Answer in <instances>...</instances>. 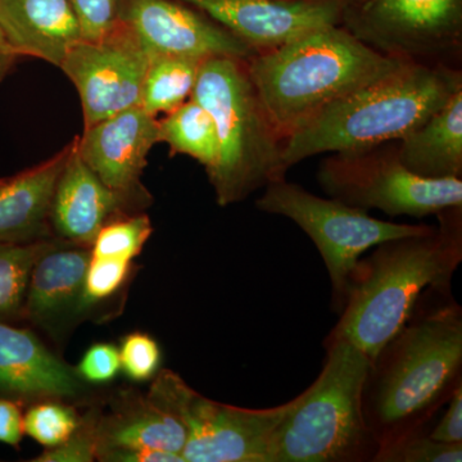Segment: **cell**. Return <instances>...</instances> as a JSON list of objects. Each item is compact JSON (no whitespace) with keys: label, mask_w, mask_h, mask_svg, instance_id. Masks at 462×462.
<instances>
[{"label":"cell","mask_w":462,"mask_h":462,"mask_svg":"<svg viewBox=\"0 0 462 462\" xmlns=\"http://www.w3.org/2000/svg\"><path fill=\"white\" fill-rule=\"evenodd\" d=\"M160 143H166L171 156L185 154L199 161L206 171L217 160L218 138L214 118L196 99L190 98L163 118H158Z\"/></svg>","instance_id":"22"},{"label":"cell","mask_w":462,"mask_h":462,"mask_svg":"<svg viewBox=\"0 0 462 462\" xmlns=\"http://www.w3.org/2000/svg\"><path fill=\"white\" fill-rule=\"evenodd\" d=\"M339 26L401 62L461 69L462 0H346Z\"/></svg>","instance_id":"10"},{"label":"cell","mask_w":462,"mask_h":462,"mask_svg":"<svg viewBox=\"0 0 462 462\" xmlns=\"http://www.w3.org/2000/svg\"><path fill=\"white\" fill-rule=\"evenodd\" d=\"M75 374L25 329L0 321V392L20 396L72 397Z\"/></svg>","instance_id":"18"},{"label":"cell","mask_w":462,"mask_h":462,"mask_svg":"<svg viewBox=\"0 0 462 462\" xmlns=\"http://www.w3.org/2000/svg\"><path fill=\"white\" fill-rule=\"evenodd\" d=\"M74 148L75 138L39 165L0 179V243L23 245L51 236V200Z\"/></svg>","instance_id":"16"},{"label":"cell","mask_w":462,"mask_h":462,"mask_svg":"<svg viewBox=\"0 0 462 462\" xmlns=\"http://www.w3.org/2000/svg\"><path fill=\"white\" fill-rule=\"evenodd\" d=\"M120 367V351L115 346L96 345L84 355L78 372L88 382L102 384L114 379Z\"/></svg>","instance_id":"32"},{"label":"cell","mask_w":462,"mask_h":462,"mask_svg":"<svg viewBox=\"0 0 462 462\" xmlns=\"http://www.w3.org/2000/svg\"><path fill=\"white\" fill-rule=\"evenodd\" d=\"M0 26L18 57H32L60 69L83 41L71 0H0Z\"/></svg>","instance_id":"17"},{"label":"cell","mask_w":462,"mask_h":462,"mask_svg":"<svg viewBox=\"0 0 462 462\" xmlns=\"http://www.w3.org/2000/svg\"><path fill=\"white\" fill-rule=\"evenodd\" d=\"M185 440L184 425L149 398L125 404L96 427L97 457L102 461L138 449H163L181 455Z\"/></svg>","instance_id":"20"},{"label":"cell","mask_w":462,"mask_h":462,"mask_svg":"<svg viewBox=\"0 0 462 462\" xmlns=\"http://www.w3.org/2000/svg\"><path fill=\"white\" fill-rule=\"evenodd\" d=\"M430 437L438 442H462V384L452 393L445 416L430 431Z\"/></svg>","instance_id":"33"},{"label":"cell","mask_w":462,"mask_h":462,"mask_svg":"<svg viewBox=\"0 0 462 462\" xmlns=\"http://www.w3.org/2000/svg\"><path fill=\"white\" fill-rule=\"evenodd\" d=\"M191 98L209 112L217 130V160L206 172L218 205L242 202L285 179L284 141L258 98L245 60H203Z\"/></svg>","instance_id":"6"},{"label":"cell","mask_w":462,"mask_h":462,"mask_svg":"<svg viewBox=\"0 0 462 462\" xmlns=\"http://www.w3.org/2000/svg\"><path fill=\"white\" fill-rule=\"evenodd\" d=\"M148 51L125 23L96 41H81L60 69L78 90L84 127L141 105Z\"/></svg>","instance_id":"11"},{"label":"cell","mask_w":462,"mask_h":462,"mask_svg":"<svg viewBox=\"0 0 462 462\" xmlns=\"http://www.w3.org/2000/svg\"><path fill=\"white\" fill-rule=\"evenodd\" d=\"M200 65L190 58L151 57L139 106L154 117L180 107L193 96Z\"/></svg>","instance_id":"23"},{"label":"cell","mask_w":462,"mask_h":462,"mask_svg":"<svg viewBox=\"0 0 462 462\" xmlns=\"http://www.w3.org/2000/svg\"><path fill=\"white\" fill-rule=\"evenodd\" d=\"M425 293L374 358L364 412L380 443L420 430L461 385L462 310L448 288Z\"/></svg>","instance_id":"1"},{"label":"cell","mask_w":462,"mask_h":462,"mask_svg":"<svg viewBox=\"0 0 462 462\" xmlns=\"http://www.w3.org/2000/svg\"><path fill=\"white\" fill-rule=\"evenodd\" d=\"M325 345L320 375L273 433L267 462L373 461L378 442L364 412L373 361L345 339Z\"/></svg>","instance_id":"5"},{"label":"cell","mask_w":462,"mask_h":462,"mask_svg":"<svg viewBox=\"0 0 462 462\" xmlns=\"http://www.w3.org/2000/svg\"><path fill=\"white\" fill-rule=\"evenodd\" d=\"M373 461L376 462H460L462 442L445 443L424 436L420 430L409 431L380 443Z\"/></svg>","instance_id":"26"},{"label":"cell","mask_w":462,"mask_h":462,"mask_svg":"<svg viewBox=\"0 0 462 462\" xmlns=\"http://www.w3.org/2000/svg\"><path fill=\"white\" fill-rule=\"evenodd\" d=\"M56 243H0V321L23 312L30 276L39 258Z\"/></svg>","instance_id":"24"},{"label":"cell","mask_w":462,"mask_h":462,"mask_svg":"<svg viewBox=\"0 0 462 462\" xmlns=\"http://www.w3.org/2000/svg\"><path fill=\"white\" fill-rule=\"evenodd\" d=\"M79 427L74 410L56 402L38 404L23 418L25 433L47 448L62 445Z\"/></svg>","instance_id":"27"},{"label":"cell","mask_w":462,"mask_h":462,"mask_svg":"<svg viewBox=\"0 0 462 462\" xmlns=\"http://www.w3.org/2000/svg\"><path fill=\"white\" fill-rule=\"evenodd\" d=\"M398 142L401 162L430 180L462 178V89Z\"/></svg>","instance_id":"19"},{"label":"cell","mask_w":462,"mask_h":462,"mask_svg":"<svg viewBox=\"0 0 462 462\" xmlns=\"http://www.w3.org/2000/svg\"><path fill=\"white\" fill-rule=\"evenodd\" d=\"M120 361L130 379L144 382L157 373L161 363L160 348L147 334L133 333L124 339Z\"/></svg>","instance_id":"30"},{"label":"cell","mask_w":462,"mask_h":462,"mask_svg":"<svg viewBox=\"0 0 462 462\" xmlns=\"http://www.w3.org/2000/svg\"><path fill=\"white\" fill-rule=\"evenodd\" d=\"M462 89V69L403 63L322 109L282 143L291 169L321 153L400 141Z\"/></svg>","instance_id":"4"},{"label":"cell","mask_w":462,"mask_h":462,"mask_svg":"<svg viewBox=\"0 0 462 462\" xmlns=\"http://www.w3.org/2000/svg\"><path fill=\"white\" fill-rule=\"evenodd\" d=\"M23 433V416L17 404L0 400V442L17 447Z\"/></svg>","instance_id":"34"},{"label":"cell","mask_w":462,"mask_h":462,"mask_svg":"<svg viewBox=\"0 0 462 462\" xmlns=\"http://www.w3.org/2000/svg\"><path fill=\"white\" fill-rule=\"evenodd\" d=\"M256 53L321 26L339 25L346 0H181Z\"/></svg>","instance_id":"14"},{"label":"cell","mask_w":462,"mask_h":462,"mask_svg":"<svg viewBox=\"0 0 462 462\" xmlns=\"http://www.w3.org/2000/svg\"><path fill=\"white\" fill-rule=\"evenodd\" d=\"M109 461L117 462H185L180 454L163 449H138L114 456Z\"/></svg>","instance_id":"35"},{"label":"cell","mask_w":462,"mask_h":462,"mask_svg":"<svg viewBox=\"0 0 462 462\" xmlns=\"http://www.w3.org/2000/svg\"><path fill=\"white\" fill-rule=\"evenodd\" d=\"M129 205L96 175L75 148L57 182L51 208V231L75 245H93L97 234Z\"/></svg>","instance_id":"15"},{"label":"cell","mask_w":462,"mask_h":462,"mask_svg":"<svg viewBox=\"0 0 462 462\" xmlns=\"http://www.w3.org/2000/svg\"><path fill=\"white\" fill-rule=\"evenodd\" d=\"M153 227L147 215H123L106 224L93 242L94 258L130 261L141 254Z\"/></svg>","instance_id":"25"},{"label":"cell","mask_w":462,"mask_h":462,"mask_svg":"<svg viewBox=\"0 0 462 462\" xmlns=\"http://www.w3.org/2000/svg\"><path fill=\"white\" fill-rule=\"evenodd\" d=\"M148 398L184 425L185 462H267L273 433L296 403L294 398L251 410L215 402L169 370L158 375Z\"/></svg>","instance_id":"9"},{"label":"cell","mask_w":462,"mask_h":462,"mask_svg":"<svg viewBox=\"0 0 462 462\" xmlns=\"http://www.w3.org/2000/svg\"><path fill=\"white\" fill-rule=\"evenodd\" d=\"M91 254L85 248L45 252L30 276L23 311L32 320L51 318L83 296L85 275Z\"/></svg>","instance_id":"21"},{"label":"cell","mask_w":462,"mask_h":462,"mask_svg":"<svg viewBox=\"0 0 462 462\" xmlns=\"http://www.w3.org/2000/svg\"><path fill=\"white\" fill-rule=\"evenodd\" d=\"M318 181L330 199L388 216L422 218L449 207H462L461 179L430 180L401 162L398 142H384L324 158Z\"/></svg>","instance_id":"8"},{"label":"cell","mask_w":462,"mask_h":462,"mask_svg":"<svg viewBox=\"0 0 462 462\" xmlns=\"http://www.w3.org/2000/svg\"><path fill=\"white\" fill-rule=\"evenodd\" d=\"M401 60L383 56L339 25L321 26L245 60L282 141L322 109L384 78Z\"/></svg>","instance_id":"3"},{"label":"cell","mask_w":462,"mask_h":462,"mask_svg":"<svg viewBox=\"0 0 462 462\" xmlns=\"http://www.w3.org/2000/svg\"><path fill=\"white\" fill-rule=\"evenodd\" d=\"M437 216L438 226L380 243L358 260L329 338L352 343L374 361L428 289L449 288L462 261V207H449Z\"/></svg>","instance_id":"2"},{"label":"cell","mask_w":462,"mask_h":462,"mask_svg":"<svg viewBox=\"0 0 462 462\" xmlns=\"http://www.w3.org/2000/svg\"><path fill=\"white\" fill-rule=\"evenodd\" d=\"M75 139L79 156L103 184L133 211L147 205L151 197L143 187L142 176L149 152L160 143L158 117L135 106L84 127L83 135Z\"/></svg>","instance_id":"13"},{"label":"cell","mask_w":462,"mask_h":462,"mask_svg":"<svg viewBox=\"0 0 462 462\" xmlns=\"http://www.w3.org/2000/svg\"><path fill=\"white\" fill-rule=\"evenodd\" d=\"M96 457V427H79L66 442L48 449L35 462H90Z\"/></svg>","instance_id":"31"},{"label":"cell","mask_w":462,"mask_h":462,"mask_svg":"<svg viewBox=\"0 0 462 462\" xmlns=\"http://www.w3.org/2000/svg\"><path fill=\"white\" fill-rule=\"evenodd\" d=\"M123 23L135 32L149 56L234 58L248 60L256 51L229 30L181 0H126Z\"/></svg>","instance_id":"12"},{"label":"cell","mask_w":462,"mask_h":462,"mask_svg":"<svg viewBox=\"0 0 462 462\" xmlns=\"http://www.w3.org/2000/svg\"><path fill=\"white\" fill-rule=\"evenodd\" d=\"M20 57L9 44L7 36L0 26V84L14 72Z\"/></svg>","instance_id":"36"},{"label":"cell","mask_w":462,"mask_h":462,"mask_svg":"<svg viewBox=\"0 0 462 462\" xmlns=\"http://www.w3.org/2000/svg\"><path fill=\"white\" fill-rule=\"evenodd\" d=\"M256 207L266 214L291 218L315 243L329 273L331 305L338 315L345 309L356 264L365 252L387 240L430 229V225L378 220L364 209L321 199L285 179L266 185Z\"/></svg>","instance_id":"7"},{"label":"cell","mask_w":462,"mask_h":462,"mask_svg":"<svg viewBox=\"0 0 462 462\" xmlns=\"http://www.w3.org/2000/svg\"><path fill=\"white\" fill-rule=\"evenodd\" d=\"M130 261L90 257L85 275L83 303L105 300L120 289L129 273Z\"/></svg>","instance_id":"29"},{"label":"cell","mask_w":462,"mask_h":462,"mask_svg":"<svg viewBox=\"0 0 462 462\" xmlns=\"http://www.w3.org/2000/svg\"><path fill=\"white\" fill-rule=\"evenodd\" d=\"M83 41H96L123 23L126 0H71Z\"/></svg>","instance_id":"28"}]
</instances>
